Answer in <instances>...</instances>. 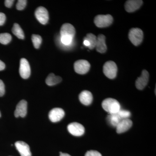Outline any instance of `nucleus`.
<instances>
[{
	"label": "nucleus",
	"instance_id": "c756f323",
	"mask_svg": "<svg viewBox=\"0 0 156 156\" xmlns=\"http://www.w3.org/2000/svg\"><path fill=\"white\" fill-rule=\"evenodd\" d=\"M5 68V65L2 61L0 60V71L3 70Z\"/></svg>",
	"mask_w": 156,
	"mask_h": 156
},
{
	"label": "nucleus",
	"instance_id": "f257e3e1",
	"mask_svg": "<svg viewBox=\"0 0 156 156\" xmlns=\"http://www.w3.org/2000/svg\"><path fill=\"white\" fill-rule=\"evenodd\" d=\"M102 108L109 114L117 113L121 109V105L118 101L112 98H108L102 101Z\"/></svg>",
	"mask_w": 156,
	"mask_h": 156
},
{
	"label": "nucleus",
	"instance_id": "bb28decb",
	"mask_svg": "<svg viewBox=\"0 0 156 156\" xmlns=\"http://www.w3.org/2000/svg\"><path fill=\"white\" fill-rule=\"evenodd\" d=\"M5 93V84L2 80H0V97L4 95Z\"/></svg>",
	"mask_w": 156,
	"mask_h": 156
},
{
	"label": "nucleus",
	"instance_id": "1a4fd4ad",
	"mask_svg": "<svg viewBox=\"0 0 156 156\" xmlns=\"http://www.w3.org/2000/svg\"><path fill=\"white\" fill-rule=\"evenodd\" d=\"M149 74L146 70H143L140 77L137 78L135 83L136 89L143 90L147 85L148 82Z\"/></svg>",
	"mask_w": 156,
	"mask_h": 156
},
{
	"label": "nucleus",
	"instance_id": "f3484780",
	"mask_svg": "<svg viewBox=\"0 0 156 156\" xmlns=\"http://www.w3.org/2000/svg\"><path fill=\"white\" fill-rule=\"evenodd\" d=\"M97 52L104 53L107 50V46L105 43V37L103 34H99L97 37L96 46Z\"/></svg>",
	"mask_w": 156,
	"mask_h": 156
},
{
	"label": "nucleus",
	"instance_id": "7ed1b4c3",
	"mask_svg": "<svg viewBox=\"0 0 156 156\" xmlns=\"http://www.w3.org/2000/svg\"><path fill=\"white\" fill-rule=\"evenodd\" d=\"M113 18L111 15H98L94 19L95 25L99 28H104L109 26L112 23Z\"/></svg>",
	"mask_w": 156,
	"mask_h": 156
},
{
	"label": "nucleus",
	"instance_id": "20e7f679",
	"mask_svg": "<svg viewBox=\"0 0 156 156\" xmlns=\"http://www.w3.org/2000/svg\"><path fill=\"white\" fill-rule=\"evenodd\" d=\"M103 70L105 75L109 79H114L116 77L118 68L114 62H106L104 65Z\"/></svg>",
	"mask_w": 156,
	"mask_h": 156
},
{
	"label": "nucleus",
	"instance_id": "4be33fe9",
	"mask_svg": "<svg viewBox=\"0 0 156 156\" xmlns=\"http://www.w3.org/2000/svg\"><path fill=\"white\" fill-rule=\"evenodd\" d=\"M12 40L11 35L9 33L0 34V43L2 44L6 45L9 44Z\"/></svg>",
	"mask_w": 156,
	"mask_h": 156
},
{
	"label": "nucleus",
	"instance_id": "423d86ee",
	"mask_svg": "<svg viewBox=\"0 0 156 156\" xmlns=\"http://www.w3.org/2000/svg\"><path fill=\"white\" fill-rule=\"evenodd\" d=\"M35 15L39 22L42 24L48 23L49 19V13L47 9L43 7H40L36 10Z\"/></svg>",
	"mask_w": 156,
	"mask_h": 156
},
{
	"label": "nucleus",
	"instance_id": "9d476101",
	"mask_svg": "<svg viewBox=\"0 0 156 156\" xmlns=\"http://www.w3.org/2000/svg\"><path fill=\"white\" fill-rule=\"evenodd\" d=\"M65 112L61 108H53L50 111L49 114V118L50 121L53 122H59L64 117Z\"/></svg>",
	"mask_w": 156,
	"mask_h": 156
},
{
	"label": "nucleus",
	"instance_id": "39448f33",
	"mask_svg": "<svg viewBox=\"0 0 156 156\" xmlns=\"http://www.w3.org/2000/svg\"><path fill=\"white\" fill-rule=\"evenodd\" d=\"M74 68L76 72L79 74H85L89 72L90 68V64L87 60L81 59L75 62Z\"/></svg>",
	"mask_w": 156,
	"mask_h": 156
},
{
	"label": "nucleus",
	"instance_id": "6ab92c4d",
	"mask_svg": "<svg viewBox=\"0 0 156 156\" xmlns=\"http://www.w3.org/2000/svg\"><path fill=\"white\" fill-rule=\"evenodd\" d=\"M121 120L117 113L109 114L107 117V121L109 124L113 127H116Z\"/></svg>",
	"mask_w": 156,
	"mask_h": 156
},
{
	"label": "nucleus",
	"instance_id": "f8f14e48",
	"mask_svg": "<svg viewBox=\"0 0 156 156\" xmlns=\"http://www.w3.org/2000/svg\"><path fill=\"white\" fill-rule=\"evenodd\" d=\"M27 103L26 101L22 100L17 105L14 112V116L16 118L25 117L27 114Z\"/></svg>",
	"mask_w": 156,
	"mask_h": 156
},
{
	"label": "nucleus",
	"instance_id": "2f4dec72",
	"mask_svg": "<svg viewBox=\"0 0 156 156\" xmlns=\"http://www.w3.org/2000/svg\"><path fill=\"white\" fill-rule=\"evenodd\" d=\"M60 156H71L69 154L66 153H62L60 152Z\"/></svg>",
	"mask_w": 156,
	"mask_h": 156
},
{
	"label": "nucleus",
	"instance_id": "412c9836",
	"mask_svg": "<svg viewBox=\"0 0 156 156\" xmlns=\"http://www.w3.org/2000/svg\"><path fill=\"white\" fill-rule=\"evenodd\" d=\"M84 39L87 40L89 44V46L88 47L90 50H92L95 48L96 41H97V37L95 35L91 33L87 34V36Z\"/></svg>",
	"mask_w": 156,
	"mask_h": 156
},
{
	"label": "nucleus",
	"instance_id": "393cba45",
	"mask_svg": "<svg viewBox=\"0 0 156 156\" xmlns=\"http://www.w3.org/2000/svg\"><path fill=\"white\" fill-rule=\"evenodd\" d=\"M27 1L26 0H19L16 4V8L19 11L23 10L26 6Z\"/></svg>",
	"mask_w": 156,
	"mask_h": 156
},
{
	"label": "nucleus",
	"instance_id": "5701e85b",
	"mask_svg": "<svg viewBox=\"0 0 156 156\" xmlns=\"http://www.w3.org/2000/svg\"><path fill=\"white\" fill-rule=\"evenodd\" d=\"M32 41L34 48L38 49L41 44L42 39L41 36L38 35L33 34L32 36Z\"/></svg>",
	"mask_w": 156,
	"mask_h": 156
},
{
	"label": "nucleus",
	"instance_id": "a878e982",
	"mask_svg": "<svg viewBox=\"0 0 156 156\" xmlns=\"http://www.w3.org/2000/svg\"><path fill=\"white\" fill-rule=\"evenodd\" d=\"M85 156H102L101 154L96 151H88L86 153Z\"/></svg>",
	"mask_w": 156,
	"mask_h": 156
},
{
	"label": "nucleus",
	"instance_id": "473e14b6",
	"mask_svg": "<svg viewBox=\"0 0 156 156\" xmlns=\"http://www.w3.org/2000/svg\"><path fill=\"white\" fill-rule=\"evenodd\" d=\"M1 116V112H0V117Z\"/></svg>",
	"mask_w": 156,
	"mask_h": 156
},
{
	"label": "nucleus",
	"instance_id": "4468645a",
	"mask_svg": "<svg viewBox=\"0 0 156 156\" xmlns=\"http://www.w3.org/2000/svg\"><path fill=\"white\" fill-rule=\"evenodd\" d=\"M142 4L143 1L141 0H129L125 4V9L129 13L133 12L139 9Z\"/></svg>",
	"mask_w": 156,
	"mask_h": 156
},
{
	"label": "nucleus",
	"instance_id": "dca6fc26",
	"mask_svg": "<svg viewBox=\"0 0 156 156\" xmlns=\"http://www.w3.org/2000/svg\"><path fill=\"white\" fill-rule=\"evenodd\" d=\"M79 99L81 103L85 105H89L92 103L93 96L91 92L87 90H84L79 95Z\"/></svg>",
	"mask_w": 156,
	"mask_h": 156
},
{
	"label": "nucleus",
	"instance_id": "f03ea898",
	"mask_svg": "<svg viewBox=\"0 0 156 156\" xmlns=\"http://www.w3.org/2000/svg\"><path fill=\"white\" fill-rule=\"evenodd\" d=\"M143 32L140 29L133 28L129 31L128 37L134 46H137L142 43L143 40Z\"/></svg>",
	"mask_w": 156,
	"mask_h": 156
},
{
	"label": "nucleus",
	"instance_id": "a211bd4d",
	"mask_svg": "<svg viewBox=\"0 0 156 156\" xmlns=\"http://www.w3.org/2000/svg\"><path fill=\"white\" fill-rule=\"evenodd\" d=\"M62 80L61 77L56 76L53 73H50L46 80V83L48 86H53L59 83Z\"/></svg>",
	"mask_w": 156,
	"mask_h": 156
},
{
	"label": "nucleus",
	"instance_id": "aec40b11",
	"mask_svg": "<svg viewBox=\"0 0 156 156\" xmlns=\"http://www.w3.org/2000/svg\"><path fill=\"white\" fill-rule=\"evenodd\" d=\"M12 31L14 35L16 36L18 38L22 40L24 39L25 36L24 32L19 24L17 23H14L13 28L12 29Z\"/></svg>",
	"mask_w": 156,
	"mask_h": 156
},
{
	"label": "nucleus",
	"instance_id": "ddd939ff",
	"mask_svg": "<svg viewBox=\"0 0 156 156\" xmlns=\"http://www.w3.org/2000/svg\"><path fill=\"white\" fill-rule=\"evenodd\" d=\"M15 147L21 156H31L29 146L22 141H17L15 144Z\"/></svg>",
	"mask_w": 156,
	"mask_h": 156
},
{
	"label": "nucleus",
	"instance_id": "7c9ffc66",
	"mask_svg": "<svg viewBox=\"0 0 156 156\" xmlns=\"http://www.w3.org/2000/svg\"><path fill=\"white\" fill-rule=\"evenodd\" d=\"M83 44L85 46L88 47V48L89 46V42H88L87 40H85V39H84Z\"/></svg>",
	"mask_w": 156,
	"mask_h": 156
},
{
	"label": "nucleus",
	"instance_id": "cd10ccee",
	"mask_svg": "<svg viewBox=\"0 0 156 156\" xmlns=\"http://www.w3.org/2000/svg\"><path fill=\"white\" fill-rule=\"evenodd\" d=\"M6 17L5 14L0 12V26L5 24V22Z\"/></svg>",
	"mask_w": 156,
	"mask_h": 156
},
{
	"label": "nucleus",
	"instance_id": "9b49d317",
	"mask_svg": "<svg viewBox=\"0 0 156 156\" xmlns=\"http://www.w3.org/2000/svg\"><path fill=\"white\" fill-rule=\"evenodd\" d=\"M60 37H69L74 38L76 34L74 27L69 23L63 24L60 29Z\"/></svg>",
	"mask_w": 156,
	"mask_h": 156
},
{
	"label": "nucleus",
	"instance_id": "6e6552de",
	"mask_svg": "<svg viewBox=\"0 0 156 156\" xmlns=\"http://www.w3.org/2000/svg\"><path fill=\"white\" fill-rule=\"evenodd\" d=\"M20 74L23 79H27L30 75V67L29 63L25 58L20 59L19 69Z\"/></svg>",
	"mask_w": 156,
	"mask_h": 156
},
{
	"label": "nucleus",
	"instance_id": "0eeeda50",
	"mask_svg": "<svg viewBox=\"0 0 156 156\" xmlns=\"http://www.w3.org/2000/svg\"><path fill=\"white\" fill-rule=\"evenodd\" d=\"M67 129L69 132L74 136H81L85 133L84 126L77 122L70 123L68 126Z\"/></svg>",
	"mask_w": 156,
	"mask_h": 156
},
{
	"label": "nucleus",
	"instance_id": "2eb2a0df",
	"mask_svg": "<svg viewBox=\"0 0 156 156\" xmlns=\"http://www.w3.org/2000/svg\"><path fill=\"white\" fill-rule=\"evenodd\" d=\"M132 124V121L129 119H122L116 127L117 133L121 134L126 132L131 128Z\"/></svg>",
	"mask_w": 156,
	"mask_h": 156
},
{
	"label": "nucleus",
	"instance_id": "c85d7f7f",
	"mask_svg": "<svg viewBox=\"0 0 156 156\" xmlns=\"http://www.w3.org/2000/svg\"><path fill=\"white\" fill-rule=\"evenodd\" d=\"M14 1V0H6L5 1V5L7 8H11L13 5Z\"/></svg>",
	"mask_w": 156,
	"mask_h": 156
},
{
	"label": "nucleus",
	"instance_id": "b1692460",
	"mask_svg": "<svg viewBox=\"0 0 156 156\" xmlns=\"http://www.w3.org/2000/svg\"><path fill=\"white\" fill-rule=\"evenodd\" d=\"M117 114L121 118V119H128L131 116V112L128 110H126L120 109L119 112L117 113Z\"/></svg>",
	"mask_w": 156,
	"mask_h": 156
}]
</instances>
